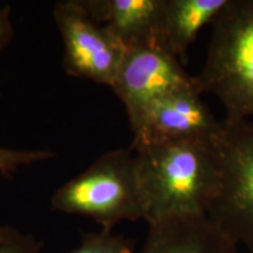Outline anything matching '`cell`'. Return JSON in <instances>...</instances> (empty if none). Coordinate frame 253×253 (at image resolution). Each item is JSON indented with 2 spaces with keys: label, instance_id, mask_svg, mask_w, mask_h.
Masks as SVG:
<instances>
[{
  "label": "cell",
  "instance_id": "cell-1",
  "mask_svg": "<svg viewBox=\"0 0 253 253\" xmlns=\"http://www.w3.org/2000/svg\"><path fill=\"white\" fill-rule=\"evenodd\" d=\"M135 155L147 224L207 214L219 183L213 143L167 141L130 145Z\"/></svg>",
  "mask_w": 253,
  "mask_h": 253
},
{
  "label": "cell",
  "instance_id": "cell-2",
  "mask_svg": "<svg viewBox=\"0 0 253 253\" xmlns=\"http://www.w3.org/2000/svg\"><path fill=\"white\" fill-rule=\"evenodd\" d=\"M211 26L196 86L201 94L217 96L225 122L253 121V0H227Z\"/></svg>",
  "mask_w": 253,
  "mask_h": 253
},
{
  "label": "cell",
  "instance_id": "cell-3",
  "mask_svg": "<svg viewBox=\"0 0 253 253\" xmlns=\"http://www.w3.org/2000/svg\"><path fill=\"white\" fill-rule=\"evenodd\" d=\"M55 211L90 218L102 230L122 221H145L135 155L130 148L97 158L78 177L59 188L50 199Z\"/></svg>",
  "mask_w": 253,
  "mask_h": 253
},
{
  "label": "cell",
  "instance_id": "cell-4",
  "mask_svg": "<svg viewBox=\"0 0 253 253\" xmlns=\"http://www.w3.org/2000/svg\"><path fill=\"white\" fill-rule=\"evenodd\" d=\"M219 183L207 216L246 253H253V121H223L213 142Z\"/></svg>",
  "mask_w": 253,
  "mask_h": 253
},
{
  "label": "cell",
  "instance_id": "cell-5",
  "mask_svg": "<svg viewBox=\"0 0 253 253\" xmlns=\"http://www.w3.org/2000/svg\"><path fill=\"white\" fill-rule=\"evenodd\" d=\"M63 43V67L72 77L112 86L126 48L91 17L82 0H63L54 7Z\"/></svg>",
  "mask_w": 253,
  "mask_h": 253
},
{
  "label": "cell",
  "instance_id": "cell-6",
  "mask_svg": "<svg viewBox=\"0 0 253 253\" xmlns=\"http://www.w3.org/2000/svg\"><path fill=\"white\" fill-rule=\"evenodd\" d=\"M196 87L181 61L161 46L126 49L110 88L125 104L130 128L149 107L172 91Z\"/></svg>",
  "mask_w": 253,
  "mask_h": 253
},
{
  "label": "cell",
  "instance_id": "cell-7",
  "mask_svg": "<svg viewBox=\"0 0 253 253\" xmlns=\"http://www.w3.org/2000/svg\"><path fill=\"white\" fill-rule=\"evenodd\" d=\"M197 86L176 90L156 101L131 128V145L167 141L213 143L223 122L202 100Z\"/></svg>",
  "mask_w": 253,
  "mask_h": 253
},
{
  "label": "cell",
  "instance_id": "cell-8",
  "mask_svg": "<svg viewBox=\"0 0 253 253\" xmlns=\"http://www.w3.org/2000/svg\"><path fill=\"white\" fill-rule=\"evenodd\" d=\"M84 7L102 24L126 50L163 45L164 0H82ZM168 50V49H167Z\"/></svg>",
  "mask_w": 253,
  "mask_h": 253
},
{
  "label": "cell",
  "instance_id": "cell-9",
  "mask_svg": "<svg viewBox=\"0 0 253 253\" xmlns=\"http://www.w3.org/2000/svg\"><path fill=\"white\" fill-rule=\"evenodd\" d=\"M138 253H242V250L207 214H186L148 224Z\"/></svg>",
  "mask_w": 253,
  "mask_h": 253
},
{
  "label": "cell",
  "instance_id": "cell-10",
  "mask_svg": "<svg viewBox=\"0 0 253 253\" xmlns=\"http://www.w3.org/2000/svg\"><path fill=\"white\" fill-rule=\"evenodd\" d=\"M227 0H164L163 45L177 59H184L189 47L207 25H211Z\"/></svg>",
  "mask_w": 253,
  "mask_h": 253
},
{
  "label": "cell",
  "instance_id": "cell-11",
  "mask_svg": "<svg viewBox=\"0 0 253 253\" xmlns=\"http://www.w3.org/2000/svg\"><path fill=\"white\" fill-rule=\"evenodd\" d=\"M67 253H138L134 240L110 230L82 233L80 244Z\"/></svg>",
  "mask_w": 253,
  "mask_h": 253
},
{
  "label": "cell",
  "instance_id": "cell-12",
  "mask_svg": "<svg viewBox=\"0 0 253 253\" xmlns=\"http://www.w3.org/2000/svg\"><path fill=\"white\" fill-rule=\"evenodd\" d=\"M53 157H55V154L48 150L11 149L0 147V175L8 176L17 172L21 168Z\"/></svg>",
  "mask_w": 253,
  "mask_h": 253
},
{
  "label": "cell",
  "instance_id": "cell-13",
  "mask_svg": "<svg viewBox=\"0 0 253 253\" xmlns=\"http://www.w3.org/2000/svg\"><path fill=\"white\" fill-rule=\"evenodd\" d=\"M42 248L36 236L0 223V253H41Z\"/></svg>",
  "mask_w": 253,
  "mask_h": 253
},
{
  "label": "cell",
  "instance_id": "cell-14",
  "mask_svg": "<svg viewBox=\"0 0 253 253\" xmlns=\"http://www.w3.org/2000/svg\"><path fill=\"white\" fill-rule=\"evenodd\" d=\"M13 37V25L11 20V7L0 5V54L11 42Z\"/></svg>",
  "mask_w": 253,
  "mask_h": 253
}]
</instances>
